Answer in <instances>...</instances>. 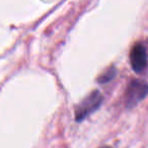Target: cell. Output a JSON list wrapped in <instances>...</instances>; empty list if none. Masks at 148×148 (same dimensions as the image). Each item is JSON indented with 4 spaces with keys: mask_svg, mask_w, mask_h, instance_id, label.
I'll return each instance as SVG.
<instances>
[{
    "mask_svg": "<svg viewBox=\"0 0 148 148\" xmlns=\"http://www.w3.org/2000/svg\"><path fill=\"white\" fill-rule=\"evenodd\" d=\"M103 103V95L97 90L88 95L75 109V119L77 122L83 121L90 114L95 112Z\"/></svg>",
    "mask_w": 148,
    "mask_h": 148,
    "instance_id": "cell-1",
    "label": "cell"
},
{
    "mask_svg": "<svg viewBox=\"0 0 148 148\" xmlns=\"http://www.w3.org/2000/svg\"><path fill=\"white\" fill-rule=\"evenodd\" d=\"M148 95V84L145 81L134 79L129 83L125 93L127 108H133Z\"/></svg>",
    "mask_w": 148,
    "mask_h": 148,
    "instance_id": "cell-2",
    "label": "cell"
},
{
    "mask_svg": "<svg viewBox=\"0 0 148 148\" xmlns=\"http://www.w3.org/2000/svg\"><path fill=\"white\" fill-rule=\"evenodd\" d=\"M130 60H131V66L135 72L140 73L145 69L147 66V53L145 47L142 44L138 43L132 48Z\"/></svg>",
    "mask_w": 148,
    "mask_h": 148,
    "instance_id": "cell-3",
    "label": "cell"
},
{
    "mask_svg": "<svg viewBox=\"0 0 148 148\" xmlns=\"http://www.w3.org/2000/svg\"><path fill=\"white\" fill-rule=\"evenodd\" d=\"M116 75V69L115 67H111L109 70H107V72H105L103 74H101L99 78V83H107L109 81H111L112 79L115 77Z\"/></svg>",
    "mask_w": 148,
    "mask_h": 148,
    "instance_id": "cell-4",
    "label": "cell"
}]
</instances>
